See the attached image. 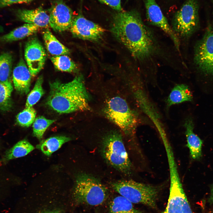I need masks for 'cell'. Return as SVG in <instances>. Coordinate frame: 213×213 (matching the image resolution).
<instances>
[{"mask_svg":"<svg viewBox=\"0 0 213 213\" xmlns=\"http://www.w3.org/2000/svg\"><path fill=\"white\" fill-rule=\"evenodd\" d=\"M17 15L23 21L39 28H47L49 25V16L41 7L33 9L19 10Z\"/></svg>","mask_w":213,"mask_h":213,"instance_id":"15","label":"cell"},{"mask_svg":"<svg viewBox=\"0 0 213 213\" xmlns=\"http://www.w3.org/2000/svg\"><path fill=\"white\" fill-rule=\"evenodd\" d=\"M212 2H213V0H212Z\"/></svg>","mask_w":213,"mask_h":213,"instance_id":"34","label":"cell"},{"mask_svg":"<svg viewBox=\"0 0 213 213\" xmlns=\"http://www.w3.org/2000/svg\"><path fill=\"white\" fill-rule=\"evenodd\" d=\"M111 31L136 59L145 62L157 53L158 45L151 30L135 10H122L114 14Z\"/></svg>","mask_w":213,"mask_h":213,"instance_id":"1","label":"cell"},{"mask_svg":"<svg viewBox=\"0 0 213 213\" xmlns=\"http://www.w3.org/2000/svg\"><path fill=\"white\" fill-rule=\"evenodd\" d=\"M69 30L75 37L94 42L100 40L105 32L102 27L87 20L81 12L74 17Z\"/></svg>","mask_w":213,"mask_h":213,"instance_id":"9","label":"cell"},{"mask_svg":"<svg viewBox=\"0 0 213 213\" xmlns=\"http://www.w3.org/2000/svg\"><path fill=\"white\" fill-rule=\"evenodd\" d=\"M47 213V212H43V213Z\"/></svg>","mask_w":213,"mask_h":213,"instance_id":"33","label":"cell"},{"mask_svg":"<svg viewBox=\"0 0 213 213\" xmlns=\"http://www.w3.org/2000/svg\"><path fill=\"white\" fill-rule=\"evenodd\" d=\"M193 96L188 87L185 84H177L173 88L166 101L167 107L186 101H191Z\"/></svg>","mask_w":213,"mask_h":213,"instance_id":"18","label":"cell"},{"mask_svg":"<svg viewBox=\"0 0 213 213\" xmlns=\"http://www.w3.org/2000/svg\"><path fill=\"white\" fill-rule=\"evenodd\" d=\"M193 61L197 68L202 73L213 76V27L211 25L195 45Z\"/></svg>","mask_w":213,"mask_h":213,"instance_id":"8","label":"cell"},{"mask_svg":"<svg viewBox=\"0 0 213 213\" xmlns=\"http://www.w3.org/2000/svg\"><path fill=\"white\" fill-rule=\"evenodd\" d=\"M71 138L65 136L51 137L42 141L37 147L46 155L50 156L59 149L64 143L69 141Z\"/></svg>","mask_w":213,"mask_h":213,"instance_id":"23","label":"cell"},{"mask_svg":"<svg viewBox=\"0 0 213 213\" xmlns=\"http://www.w3.org/2000/svg\"><path fill=\"white\" fill-rule=\"evenodd\" d=\"M185 129V134L187 141V146L190 154L194 159H199L201 156L202 141L194 133V123L191 118L186 119L183 125Z\"/></svg>","mask_w":213,"mask_h":213,"instance_id":"16","label":"cell"},{"mask_svg":"<svg viewBox=\"0 0 213 213\" xmlns=\"http://www.w3.org/2000/svg\"><path fill=\"white\" fill-rule=\"evenodd\" d=\"M105 117L115 124L126 135L134 131L137 118L126 101L119 96L113 97L106 101L103 109Z\"/></svg>","mask_w":213,"mask_h":213,"instance_id":"6","label":"cell"},{"mask_svg":"<svg viewBox=\"0 0 213 213\" xmlns=\"http://www.w3.org/2000/svg\"><path fill=\"white\" fill-rule=\"evenodd\" d=\"M49 12V25L54 31L61 32L69 30L74 17L72 10L63 1L54 2Z\"/></svg>","mask_w":213,"mask_h":213,"instance_id":"11","label":"cell"},{"mask_svg":"<svg viewBox=\"0 0 213 213\" xmlns=\"http://www.w3.org/2000/svg\"><path fill=\"white\" fill-rule=\"evenodd\" d=\"M47 213H62L60 212L59 211H53L51 212H47Z\"/></svg>","mask_w":213,"mask_h":213,"instance_id":"32","label":"cell"},{"mask_svg":"<svg viewBox=\"0 0 213 213\" xmlns=\"http://www.w3.org/2000/svg\"><path fill=\"white\" fill-rule=\"evenodd\" d=\"M50 59L55 67L59 70L73 72L77 70L76 64L67 55L54 56Z\"/></svg>","mask_w":213,"mask_h":213,"instance_id":"24","label":"cell"},{"mask_svg":"<svg viewBox=\"0 0 213 213\" xmlns=\"http://www.w3.org/2000/svg\"><path fill=\"white\" fill-rule=\"evenodd\" d=\"M39 28L27 23L0 37V42L10 43L23 39L36 32Z\"/></svg>","mask_w":213,"mask_h":213,"instance_id":"17","label":"cell"},{"mask_svg":"<svg viewBox=\"0 0 213 213\" xmlns=\"http://www.w3.org/2000/svg\"><path fill=\"white\" fill-rule=\"evenodd\" d=\"M111 185L115 191L132 203L156 208L159 192L157 187L131 180L118 181L112 183Z\"/></svg>","mask_w":213,"mask_h":213,"instance_id":"5","label":"cell"},{"mask_svg":"<svg viewBox=\"0 0 213 213\" xmlns=\"http://www.w3.org/2000/svg\"><path fill=\"white\" fill-rule=\"evenodd\" d=\"M12 62V56L9 53L0 54V82L13 90L10 80Z\"/></svg>","mask_w":213,"mask_h":213,"instance_id":"21","label":"cell"},{"mask_svg":"<svg viewBox=\"0 0 213 213\" xmlns=\"http://www.w3.org/2000/svg\"><path fill=\"white\" fill-rule=\"evenodd\" d=\"M31 75L26 63L21 58L13 71L12 79L16 90L22 94L30 91Z\"/></svg>","mask_w":213,"mask_h":213,"instance_id":"14","label":"cell"},{"mask_svg":"<svg viewBox=\"0 0 213 213\" xmlns=\"http://www.w3.org/2000/svg\"><path fill=\"white\" fill-rule=\"evenodd\" d=\"M100 2L109 6L117 12L123 10L121 0H98Z\"/></svg>","mask_w":213,"mask_h":213,"instance_id":"29","label":"cell"},{"mask_svg":"<svg viewBox=\"0 0 213 213\" xmlns=\"http://www.w3.org/2000/svg\"><path fill=\"white\" fill-rule=\"evenodd\" d=\"M46 57V51L40 41L33 38L26 43L25 58L32 77H35L41 70Z\"/></svg>","mask_w":213,"mask_h":213,"instance_id":"12","label":"cell"},{"mask_svg":"<svg viewBox=\"0 0 213 213\" xmlns=\"http://www.w3.org/2000/svg\"><path fill=\"white\" fill-rule=\"evenodd\" d=\"M198 0H186L175 14L172 28L179 38H189L199 26Z\"/></svg>","mask_w":213,"mask_h":213,"instance_id":"7","label":"cell"},{"mask_svg":"<svg viewBox=\"0 0 213 213\" xmlns=\"http://www.w3.org/2000/svg\"><path fill=\"white\" fill-rule=\"evenodd\" d=\"M162 213H193L182 183L170 185L167 205Z\"/></svg>","mask_w":213,"mask_h":213,"instance_id":"13","label":"cell"},{"mask_svg":"<svg viewBox=\"0 0 213 213\" xmlns=\"http://www.w3.org/2000/svg\"><path fill=\"white\" fill-rule=\"evenodd\" d=\"M55 121V120L47 119L43 116L35 118L33 125V135L41 140L46 130Z\"/></svg>","mask_w":213,"mask_h":213,"instance_id":"26","label":"cell"},{"mask_svg":"<svg viewBox=\"0 0 213 213\" xmlns=\"http://www.w3.org/2000/svg\"><path fill=\"white\" fill-rule=\"evenodd\" d=\"M208 203L210 205H213V185L211 187L210 196L208 200Z\"/></svg>","mask_w":213,"mask_h":213,"instance_id":"31","label":"cell"},{"mask_svg":"<svg viewBox=\"0 0 213 213\" xmlns=\"http://www.w3.org/2000/svg\"><path fill=\"white\" fill-rule=\"evenodd\" d=\"M33 0H0V7L7 6L13 4L27 3Z\"/></svg>","mask_w":213,"mask_h":213,"instance_id":"30","label":"cell"},{"mask_svg":"<svg viewBox=\"0 0 213 213\" xmlns=\"http://www.w3.org/2000/svg\"><path fill=\"white\" fill-rule=\"evenodd\" d=\"M43 82V76L40 75L37 79L33 88L28 96L25 107H32L44 94L45 91L42 87Z\"/></svg>","mask_w":213,"mask_h":213,"instance_id":"25","label":"cell"},{"mask_svg":"<svg viewBox=\"0 0 213 213\" xmlns=\"http://www.w3.org/2000/svg\"><path fill=\"white\" fill-rule=\"evenodd\" d=\"M108 191L107 188L98 179L85 173L77 176L73 196L79 204L91 206H98L106 199Z\"/></svg>","mask_w":213,"mask_h":213,"instance_id":"3","label":"cell"},{"mask_svg":"<svg viewBox=\"0 0 213 213\" xmlns=\"http://www.w3.org/2000/svg\"><path fill=\"white\" fill-rule=\"evenodd\" d=\"M12 90L0 82V109L3 111L10 110L12 103L11 93Z\"/></svg>","mask_w":213,"mask_h":213,"instance_id":"28","label":"cell"},{"mask_svg":"<svg viewBox=\"0 0 213 213\" xmlns=\"http://www.w3.org/2000/svg\"><path fill=\"white\" fill-rule=\"evenodd\" d=\"M102 153L107 162L114 168L125 174L130 172L131 164L119 132L112 130L104 136Z\"/></svg>","mask_w":213,"mask_h":213,"instance_id":"4","label":"cell"},{"mask_svg":"<svg viewBox=\"0 0 213 213\" xmlns=\"http://www.w3.org/2000/svg\"><path fill=\"white\" fill-rule=\"evenodd\" d=\"M43 38L48 52L54 56L68 55L70 50L61 43L48 29L43 32Z\"/></svg>","mask_w":213,"mask_h":213,"instance_id":"19","label":"cell"},{"mask_svg":"<svg viewBox=\"0 0 213 213\" xmlns=\"http://www.w3.org/2000/svg\"><path fill=\"white\" fill-rule=\"evenodd\" d=\"M36 115V112L33 107H25L16 116V122L22 127H28L33 123Z\"/></svg>","mask_w":213,"mask_h":213,"instance_id":"27","label":"cell"},{"mask_svg":"<svg viewBox=\"0 0 213 213\" xmlns=\"http://www.w3.org/2000/svg\"><path fill=\"white\" fill-rule=\"evenodd\" d=\"M35 149L34 147L25 139L20 141L7 150L0 162H6L9 160L24 156Z\"/></svg>","mask_w":213,"mask_h":213,"instance_id":"20","label":"cell"},{"mask_svg":"<svg viewBox=\"0 0 213 213\" xmlns=\"http://www.w3.org/2000/svg\"><path fill=\"white\" fill-rule=\"evenodd\" d=\"M109 213H143L135 209L133 203L121 196L115 197L111 202Z\"/></svg>","mask_w":213,"mask_h":213,"instance_id":"22","label":"cell"},{"mask_svg":"<svg viewBox=\"0 0 213 213\" xmlns=\"http://www.w3.org/2000/svg\"><path fill=\"white\" fill-rule=\"evenodd\" d=\"M147 18L152 25L160 28L166 33L172 41L175 49L180 52L179 38L172 30L155 0H145Z\"/></svg>","mask_w":213,"mask_h":213,"instance_id":"10","label":"cell"},{"mask_svg":"<svg viewBox=\"0 0 213 213\" xmlns=\"http://www.w3.org/2000/svg\"><path fill=\"white\" fill-rule=\"evenodd\" d=\"M50 92L47 105L60 114L90 111V97L82 75L76 76L71 81L62 83L57 80L49 83Z\"/></svg>","mask_w":213,"mask_h":213,"instance_id":"2","label":"cell"}]
</instances>
